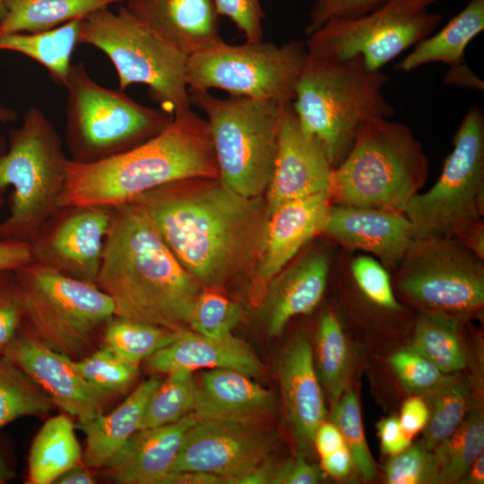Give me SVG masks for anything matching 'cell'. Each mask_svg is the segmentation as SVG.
Listing matches in <instances>:
<instances>
[{
	"label": "cell",
	"mask_w": 484,
	"mask_h": 484,
	"mask_svg": "<svg viewBox=\"0 0 484 484\" xmlns=\"http://www.w3.org/2000/svg\"><path fill=\"white\" fill-rule=\"evenodd\" d=\"M185 270L202 286L250 280L269 214L264 196L245 197L219 177L170 182L135 198Z\"/></svg>",
	"instance_id": "cell-1"
},
{
	"label": "cell",
	"mask_w": 484,
	"mask_h": 484,
	"mask_svg": "<svg viewBox=\"0 0 484 484\" xmlns=\"http://www.w3.org/2000/svg\"><path fill=\"white\" fill-rule=\"evenodd\" d=\"M96 285L112 299L114 315L176 332L190 330L203 289L135 203L112 208Z\"/></svg>",
	"instance_id": "cell-2"
},
{
	"label": "cell",
	"mask_w": 484,
	"mask_h": 484,
	"mask_svg": "<svg viewBox=\"0 0 484 484\" xmlns=\"http://www.w3.org/2000/svg\"><path fill=\"white\" fill-rule=\"evenodd\" d=\"M199 177H219V169L208 123L189 108L125 152L91 164L70 160L59 206L115 208L165 184Z\"/></svg>",
	"instance_id": "cell-3"
},
{
	"label": "cell",
	"mask_w": 484,
	"mask_h": 484,
	"mask_svg": "<svg viewBox=\"0 0 484 484\" xmlns=\"http://www.w3.org/2000/svg\"><path fill=\"white\" fill-rule=\"evenodd\" d=\"M387 82L385 73L369 71L358 57L335 61L307 54L292 106L302 130L320 145L333 169L367 121L395 113L383 93Z\"/></svg>",
	"instance_id": "cell-4"
},
{
	"label": "cell",
	"mask_w": 484,
	"mask_h": 484,
	"mask_svg": "<svg viewBox=\"0 0 484 484\" xmlns=\"http://www.w3.org/2000/svg\"><path fill=\"white\" fill-rule=\"evenodd\" d=\"M428 175V160L411 127L386 117L373 118L333 169L331 202L404 214Z\"/></svg>",
	"instance_id": "cell-5"
},
{
	"label": "cell",
	"mask_w": 484,
	"mask_h": 484,
	"mask_svg": "<svg viewBox=\"0 0 484 484\" xmlns=\"http://www.w3.org/2000/svg\"><path fill=\"white\" fill-rule=\"evenodd\" d=\"M70 158L53 122L30 107L8 133L0 158V193L11 186L9 212L0 221V239L30 244L59 206Z\"/></svg>",
	"instance_id": "cell-6"
},
{
	"label": "cell",
	"mask_w": 484,
	"mask_h": 484,
	"mask_svg": "<svg viewBox=\"0 0 484 484\" xmlns=\"http://www.w3.org/2000/svg\"><path fill=\"white\" fill-rule=\"evenodd\" d=\"M23 307L22 330L73 360L92 352L115 307L95 283L33 263L14 269Z\"/></svg>",
	"instance_id": "cell-7"
},
{
	"label": "cell",
	"mask_w": 484,
	"mask_h": 484,
	"mask_svg": "<svg viewBox=\"0 0 484 484\" xmlns=\"http://www.w3.org/2000/svg\"><path fill=\"white\" fill-rule=\"evenodd\" d=\"M65 88V139L70 160L77 163L125 152L160 133L173 117L136 102L123 90L99 84L82 63L72 65Z\"/></svg>",
	"instance_id": "cell-8"
},
{
	"label": "cell",
	"mask_w": 484,
	"mask_h": 484,
	"mask_svg": "<svg viewBox=\"0 0 484 484\" xmlns=\"http://www.w3.org/2000/svg\"><path fill=\"white\" fill-rule=\"evenodd\" d=\"M189 93L191 105L206 116L220 181L242 196H263L274 171L282 104Z\"/></svg>",
	"instance_id": "cell-9"
},
{
	"label": "cell",
	"mask_w": 484,
	"mask_h": 484,
	"mask_svg": "<svg viewBox=\"0 0 484 484\" xmlns=\"http://www.w3.org/2000/svg\"><path fill=\"white\" fill-rule=\"evenodd\" d=\"M78 44L101 50L114 65L119 89L144 84L160 108L174 115L191 108L186 80L188 56L166 42L119 4L82 20Z\"/></svg>",
	"instance_id": "cell-10"
},
{
	"label": "cell",
	"mask_w": 484,
	"mask_h": 484,
	"mask_svg": "<svg viewBox=\"0 0 484 484\" xmlns=\"http://www.w3.org/2000/svg\"><path fill=\"white\" fill-rule=\"evenodd\" d=\"M404 215L413 239H455L484 215V112L477 105L466 111L434 186L418 193Z\"/></svg>",
	"instance_id": "cell-11"
},
{
	"label": "cell",
	"mask_w": 484,
	"mask_h": 484,
	"mask_svg": "<svg viewBox=\"0 0 484 484\" xmlns=\"http://www.w3.org/2000/svg\"><path fill=\"white\" fill-rule=\"evenodd\" d=\"M307 52L305 42L264 40L239 45L223 39L188 56V91L219 89L231 97L293 102Z\"/></svg>",
	"instance_id": "cell-12"
},
{
	"label": "cell",
	"mask_w": 484,
	"mask_h": 484,
	"mask_svg": "<svg viewBox=\"0 0 484 484\" xmlns=\"http://www.w3.org/2000/svg\"><path fill=\"white\" fill-rule=\"evenodd\" d=\"M437 3L386 0L365 14L331 19L307 36V52L335 61L358 57L369 71H380L436 30L442 15L431 7Z\"/></svg>",
	"instance_id": "cell-13"
},
{
	"label": "cell",
	"mask_w": 484,
	"mask_h": 484,
	"mask_svg": "<svg viewBox=\"0 0 484 484\" xmlns=\"http://www.w3.org/2000/svg\"><path fill=\"white\" fill-rule=\"evenodd\" d=\"M398 267L399 291L423 312L461 318L483 307V259L454 239H412Z\"/></svg>",
	"instance_id": "cell-14"
},
{
	"label": "cell",
	"mask_w": 484,
	"mask_h": 484,
	"mask_svg": "<svg viewBox=\"0 0 484 484\" xmlns=\"http://www.w3.org/2000/svg\"><path fill=\"white\" fill-rule=\"evenodd\" d=\"M111 212L102 206L59 207L29 244L31 263L96 284Z\"/></svg>",
	"instance_id": "cell-15"
},
{
	"label": "cell",
	"mask_w": 484,
	"mask_h": 484,
	"mask_svg": "<svg viewBox=\"0 0 484 484\" xmlns=\"http://www.w3.org/2000/svg\"><path fill=\"white\" fill-rule=\"evenodd\" d=\"M276 442L264 425L197 420L187 430L170 471H201L229 484L271 459Z\"/></svg>",
	"instance_id": "cell-16"
},
{
	"label": "cell",
	"mask_w": 484,
	"mask_h": 484,
	"mask_svg": "<svg viewBox=\"0 0 484 484\" xmlns=\"http://www.w3.org/2000/svg\"><path fill=\"white\" fill-rule=\"evenodd\" d=\"M4 354L37 382L56 407L80 423L105 413L112 394L91 384L73 359L48 349L22 328Z\"/></svg>",
	"instance_id": "cell-17"
},
{
	"label": "cell",
	"mask_w": 484,
	"mask_h": 484,
	"mask_svg": "<svg viewBox=\"0 0 484 484\" xmlns=\"http://www.w3.org/2000/svg\"><path fill=\"white\" fill-rule=\"evenodd\" d=\"M332 172L320 145L302 130L292 102L282 104L277 158L264 196L269 216L288 202L330 191Z\"/></svg>",
	"instance_id": "cell-18"
},
{
	"label": "cell",
	"mask_w": 484,
	"mask_h": 484,
	"mask_svg": "<svg viewBox=\"0 0 484 484\" xmlns=\"http://www.w3.org/2000/svg\"><path fill=\"white\" fill-rule=\"evenodd\" d=\"M330 205V191H325L288 202L269 216L264 250L249 280L254 306L259 307L272 279L323 233Z\"/></svg>",
	"instance_id": "cell-19"
},
{
	"label": "cell",
	"mask_w": 484,
	"mask_h": 484,
	"mask_svg": "<svg viewBox=\"0 0 484 484\" xmlns=\"http://www.w3.org/2000/svg\"><path fill=\"white\" fill-rule=\"evenodd\" d=\"M323 233L349 249L377 256L398 266L412 241V228L403 213L331 204Z\"/></svg>",
	"instance_id": "cell-20"
},
{
	"label": "cell",
	"mask_w": 484,
	"mask_h": 484,
	"mask_svg": "<svg viewBox=\"0 0 484 484\" xmlns=\"http://www.w3.org/2000/svg\"><path fill=\"white\" fill-rule=\"evenodd\" d=\"M276 409L274 393L240 371L212 368L195 380L192 412L197 420L264 425Z\"/></svg>",
	"instance_id": "cell-21"
},
{
	"label": "cell",
	"mask_w": 484,
	"mask_h": 484,
	"mask_svg": "<svg viewBox=\"0 0 484 484\" xmlns=\"http://www.w3.org/2000/svg\"><path fill=\"white\" fill-rule=\"evenodd\" d=\"M330 265L326 250L311 249L272 279L259 305L269 336L281 335L292 317L307 314L318 305Z\"/></svg>",
	"instance_id": "cell-22"
},
{
	"label": "cell",
	"mask_w": 484,
	"mask_h": 484,
	"mask_svg": "<svg viewBox=\"0 0 484 484\" xmlns=\"http://www.w3.org/2000/svg\"><path fill=\"white\" fill-rule=\"evenodd\" d=\"M122 4L155 34L186 56L222 39L214 0H123Z\"/></svg>",
	"instance_id": "cell-23"
},
{
	"label": "cell",
	"mask_w": 484,
	"mask_h": 484,
	"mask_svg": "<svg viewBox=\"0 0 484 484\" xmlns=\"http://www.w3.org/2000/svg\"><path fill=\"white\" fill-rule=\"evenodd\" d=\"M196 421L190 412L173 423L138 430L105 466L108 475L120 484H160Z\"/></svg>",
	"instance_id": "cell-24"
},
{
	"label": "cell",
	"mask_w": 484,
	"mask_h": 484,
	"mask_svg": "<svg viewBox=\"0 0 484 484\" xmlns=\"http://www.w3.org/2000/svg\"><path fill=\"white\" fill-rule=\"evenodd\" d=\"M278 375L294 436L300 447L309 449L317 428L324 422L325 406L307 339L298 338L286 348Z\"/></svg>",
	"instance_id": "cell-25"
},
{
	"label": "cell",
	"mask_w": 484,
	"mask_h": 484,
	"mask_svg": "<svg viewBox=\"0 0 484 484\" xmlns=\"http://www.w3.org/2000/svg\"><path fill=\"white\" fill-rule=\"evenodd\" d=\"M147 368L153 373L168 374L177 369L228 368L251 377L264 373L263 365L242 340L232 334L213 338L192 330H183L169 345L146 359Z\"/></svg>",
	"instance_id": "cell-26"
},
{
	"label": "cell",
	"mask_w": 484,
	"mask_h": 484,
	"mask_svg": "<svg viewBox=\"0 0 484 484\" xmlns=\"http://www.w3.org/2000/svg\"><path fill=\"white\" fill-rule=\"evenodd\" d=\"M156 376L142 382L113 411L78 423L86 436L82 462L90 468L105 467L127 440L140 429L148 401L160 384Z\"/></svg>",
	"instance_id": "cell-27"
},
{
	"label": "cell",
	"mask_w": 484,
	"mask_h": 484,
	"mask_svg": "<svg viewBox=\"0 0 484 484\" xmlns=\"http://www.w3.org/2000/svg\"><path fill=\"white\" fill-rule=\"evenodd\" d=\"M483 30L484 0H470L441 30L418 42L394 69L408 73L431 63H463L467 46Z\"/></svg>",
	"instance_id": "cell-28"
},
{
	"label": "cell",
	"mask_w": 484,
	"mask_h": 484,
	"mask_svg": "<svg viewBox=\"0 0 484 484\" xmlns=\"http://www.w3.org/2000/svg\"><path fill=\"white\" fill-rule=\"evenodd\" d=\"M75 426L65 415L48 419L34 437L29 454V484H50L82 462Z\"/></svg>",
	"instance_id": "cell-29"
},
{
	"label": "cell",
	"mask_w": 484,
	"mask_h": 484,
	"mask_svg": "<svg viewBox=\"0 0 484 484\" xmlns=\"http://www.w3.org/2000/svg\"><path fill=\"white\" fill-rule=\"evenodd\" d=\"M83 18L74 19L51 30L13 33L0 37V50L21 53L43 65L51 80L65 87L71 57L78 44Z\"/></svg>",
	"instance_id": "cell-30"
},
{
	"label": "cell",
	"mask_w": 484,
	"mask_h": 484,
	"mask_svg": "<svg viewBox=\"0 0 484 484\" xmlns=\"http://www.w3.org/2000/svg\"><path fill=\"white\" fill-rule=\"evenodd\" d=\"M123 0H5L0 37L54 29Z\"/></svg>",
	"instance_id": "cell-31"
},
{
	"label": "cell",
	"mask_w": 484,
	"mask_h": 484,
	"mask_svg": "<svg viewBox=\"0 0 484 484\" xmlns=\"http://www.w3.org/2000/svg\"><path fill=\"white\" fill-rule=\"evenodd\" d=\"M410 348L445 374L465 368L467 357L460 337V317L423 312L418 318Z\"/></svg>",
	"instance_id": "cell-32"
},
{
	"label": "cell",
	"mask_w": 484,
	"mask_h": 484,
	"mask_svg": "<svg viewBox=\"0 0 484 484\" xmlns=\"http://www.w3.org/2000/svg\"><path fill=\"white\" fill-rule=\"evenodd\" d=\"M469 409L456 430L432 451L437 468L438 483L459 482L473 462L483 454L482 410L479 404Z\"/></svg>",
	"instance_id": "cell-33"
},
{
	"label": "cell",
	"mask_w": 484,
	"mask_h": 484,
	"mask_svg": "<svg viewBox=\"0 0 484 484\" xmlns=\"http://www.w3.org/2000/svg\"><path fill=\"white\" fill-rule=\"evenodd\" d=\"M55 406L37 382L0 353V429L21 417L48 413Z\"/></svg>",
	"instance_id": "cell-34"
},
{
	"label": "cell",
	"mask_w": 484,
	"mask_h": 484,
	"mask_svg": "<svg viewBox=\"0 0 484 484\" xmlns=\"http://www.w3.org/2000/svg\"><path fill=\"white\" fill-rule=\"evenodd\" d=\"M180 332L114 315L106 324L102 334L105 346L123 360L138 366L172 343Z\"/></svg>",
	"instance_id": "cell-35"
},
{
	"label": "cell",
	"mask_w": 484,
	"mask_h": 484,
	"mask_svg": "<svg viewBox=\"0 0 484 484\" xmlns=\"http://www.w3.org/2000/svg\"><path fill=\"white\" fill-rule=\"evenodd\" d=\"M428 422L423 428V446L433 451L461 425L469 411V385L453 376L438 389L427 394Z\"/></svg>",
	"instance_id": "cell-36"
},
{
	"label": "cell",
	"mask_w": 484,
	"mask_h": 484,
	"mask_svg": "<svg viewBox=\"0 0 484 484\" xmlns=\"http://www.w3.org/2000/svg\"><path fill=\"white\" fill-rule=\"evenodd\" d=\"M193 372L177 369L167 374L148 401L139 430L173 423L192 412L195 393Z\"/></svg>",
	"instance_id": "cell-37"
},
{
	"label": "cell",
	"mask_w": 484,
	"mask_h": 484,
	"mask_svg": "<svg viewBox=\"0 0 484 484\" xmlns=\"http://www.w3.org/2000/svg\"><path fill=\"white\" fill-rule=\"evenodd\" d=\"M316 357L323 384L332 401L336 402L345 388L350 355L341 324L331 311L324 313L319 322Z\"/></svg>",
	"instance_id": "cell-38"
},
{
	"label": "cell",
	"mask_w": 484,
	"mask_h": 484,
	"mask_svg": "<svg viewBox=\"0 0 484 484\" xmlns=\"http://www.w3.org/2000/svg\"><path fill=\"white\" fill-rule=\"evenodd\" d=\"M332 422L343 437L357 473L366 480H372L376 466L364 435L359 398L353 390H346L335 402Z\"/></svg>",
	"instance_id": "cell-39"
},
{
	"label": "cell",
	"mask_w": 484,
	"mask_h": 484,
	"mask_svg": "<svg viewBox=\"0 0 484 484\" xmlns=\"http://www.w3.org/2000/svg\"><path fill=\"white\" fill-rule=\"evenodd\" d=\"M241 316V307L220 289L203 287L192 309L189 328L204 336L222 338L232 334Z\"/></svg>",
	"instance_id": "cell-40"
},
{
	"label": "cell",
	"mask_w": 484,
	"mask_h": 484,
	"mask_svg": "<svg viewBox=\"0 0 484 484\" xmlns=\"http://www.w3.org/2000/svg\"><path fill=\"white\" fill-rule=\"evenodd\" d=\"M79 372L93 385L117 394L124 392L138 375V366L118 358L107 346L74 360Z\"/></svg>",
	"instance_id": "cell-41"
},
{
	"label": "cell",
	"mask_w": 484,
	"mask_h": 484,
	"mask_svg": "<svg viewBox=\"0 0 484 484\" xmlns=\"http://www.w3.org/2000/svg\"><path fill=\"white\" fill-rule=\"evenodd\" d=\"M384 471L389 484L438 483L434 454L420 442L393 454L384 466Z\"/></svg>",
	"instance_id": "cell-42"
},
{
	"label": "cell",
	"mask_w": 484,
	"mask_h": 484,
	"mask_svg": "<svg viewBox=\"0 0 484 484\" xmlns=\"http://www.w3.org/2000/svg\"><path fill=\"white\" fill-rule=\"evenodd\" d=\"M389 362L403 385L416 393L427 395L453 376L442 372L430 360L411 348L397 351L390 357Z\"/></svg>",
	"instance_id": "cell-43"
},
{
	"label": "cell",
	"mask_w": 484,
	"mask_h": 484,
	"mask_svg": "<svg viewBox=\"0 0 484 484\" xmlns=\"http://www.w3.org/2000/svg\"><path fill=\"white\" fill-rule=\"evenodd\" d=\"M350 268L356 284L371 302L385 309L401 310L389 274L379 262L370 256L358 255Z\"/></svg>",
	"instance_id": "cell-44"
},
{
	"label": "cell",
	"mask_w": 484,
	"mask_h": 484,
	"mask_svg": "<svg viewBox=\"0 0 484 484\" xmlns=\"http://www.w3.org/2000/svg\"><path fill=\"white\" fill-rule=\"evenodd\" d=\"M23 325V307L14 270H0V353Z\"/></svg>",
	"instance_id": "cell-45"
},
{
	"label": "cell",
	"mask_w": 484,
	"mask_h": 484,
	"mask_svg": "<svg viewBox=\"0 0 484 484\" xmlns=\"http://www.w3.org/2000/svg\"><path fill=\"white\" fill-rule=\"evenodd\" d=\"M220 16L229 18L246 40H263L264 13L260 0H214Z\"/></svg>",
	"instance_id": "cell-46"
},
{
	"label": "cell",
	"mask_w": 484,
	"mask_h": 484,
	"mask_svg": "<svg viewBox=\"0 0 484 484\" xmlns=\"http://www.w3.org/2000/svg\"><path fill=\"white\" fill-rule=\"evenodd\" d=\"M386 0H315L311 8L305 33L307 36L318 30L327 21L365 14Z\"/></svg>",
	"instance_id": "cell-47"
},
{
	"label": "cell",
	"mask_w": 484,
	"mask_h": 484,
	"mask_svg": "<svg viewBox=\"0 0 484 484\" xmlns=\"http://www.w3.org/2000/svg\"><path fill=\"white\" fill-rule=\"evenodd\" d=\"M321 478L319 467L298 454L277 465L272 484H315Z\"/></svg>",
	"instance_id": "cell-48"
},
{
	"label": "cell",
	"mask_w": 484,
	"mask_h": 484,
	"mask_svg": "<svg viewBox=\"0 0 484 484\" xmlns=\"http://www.w3.org/2000/svg\"><path fill=\"white\" fill-rule=\"evenodd\" d=\"M377 430L381 448L385 454H396L411 445V438L404 433L399 418L396 416H391L379 421Z\"/></svg>",
	"instance_id": "cell-49"
},
{
	"label": "cell",
	"mask_w": 484,
	"mask_h": 484,
	"mask_svg": "<svg viewBox=\"0 0 484 484\" xmlns=\"http://www.w3.org/2000/svg\"><path fill=\"white\" fill-rule=\"evenodd\" d=\"M428 419V408L422 398L413 396L402 404L399 421L404 433L411 438L425 428Z\"/></svg>",
	"instance_id": "cell-50"
},
{
	"label": "cell",
	"mask_w": 484,
	"mask_h": 484,
	"mask_svg": "<svg viewBox=\"0 0 484 484\" xmlns=\"http://www.w3.org/2000/svg\"><path fill=\"white\" fill-rule=\"evenodd\" d=\"M30 262L28 243L0 239V270H14Z\"/></svg>",
	"instance_id": "cell-51"
},
{
	"label": "cell",
	"mask_w": 484,
	"mask_h": 484,
	"mask_svg": "<svg viewBox=\"0 0 484 484\" xmlns=\"http://www.w3.org/2000/svg\"><path fill=\"white\" fill-rule=\"evenodd\" d=\"M314 445L321 455L326 456L345 445L343 437L333 422H322L317 428Z\"/></svg>",
	"instance_id": "cell-52"
},
{
	"label": "cell",
	"mask_w": 484,
	"mask_h": 484,
	"mask_svg": "<svg viewBox=\"0 0 484 484\" xmlns=\"http://www.w3.org/2000/svg\"><path fill=\"white\" fill-rule=\"evenodd\" d=\"M445 84L471 90L483 91L484 82L477 76L465 62L451 65L445 73Z\"/></svg>",
	"instance_id": "cell-53"
},
{
	"label": "cell",
	"mask_w": 484,
	"mask_h": 484,
	"mask_svg": "<svg viewBox=\"0 0 484 484\" xmlns=\"http://www.w3.org/2000/svg\"><path fill=\"white\" fill-rule=\"evenodd\" d=\"M324 470L334 478L346 477L353 467L351 455L346 445L322 457Z\"/></svg>",
	"instance_id": "cell-54"
},
{
	"label": "cell",
	"mask_w": 484,
	"mask_h": 484,
	"mask_svg": "<svg viewBox=\"0 0 484 484\" xmlns=\"http://www.w3.org/2000/svg\"><path fill=\"white\" fill-rule=\"evenodd\" d=\"M160 484H223V479L201 471H169Z\"/></svg>",
	"instance_id": "cell-55"
},
{
	"label": "cell",
	"mask_w": 484,
	"mask_h": 484,
	"mask_svg": "<svg viewBox=\"0 0 484 484\" xmlns=\"http://www.w3.org/2000/svg\"><path fill=\"white\" fill-rule=\"evenodd\" d=\"M484 259V223L480 220L460 233L454 239Z\"/></svg>",
	"instance_id": "cell-56"
},
{
	"label": "cell",
	"mask_w": 484,
	"mask_h": 484,
	"mask_svg": "<svg viewBox=\"0 0 484 484\" xmlns=\"http://www.w3.org/2000/svg\"><path fill=\"white\" fill-rule=\"evenodd\" d=\"M82 462L64 472L55 481L56 484H94L96 479Z\"/></svg>",
	"instance_id": "cell-57"
},
{
	"label": "cell",
	"mask_w": 484,
	"mask_h": 484,
	"mask_svg": "<svg viewBox=\"0 0 484 484\" xmlns=\"http://www.w3.org/2000/svg\"><path fill=\"white\" fill-rule=\"evenodd\" d=\"M464 484L484 483V456L480 454L471 464L465 475L460 480Z\"/></svg>",
	"instance_id": "cell-58"
},
{
	"label": "cell",
	"mask_w": 484,
	"mask_h": 484,
	"mask_svg": "<svg viewBox=\"0 0 484 484\" xmlns=\"http://www.w3.org/2000/svg\"><path fill=\"white\" fill-rule=\"evenodd\" d=\"M18 117L16 111L0 101V123L9 124L14 122Z\"/></svg>",
	"instance_id": "cell-59"
},
{
	"label": "cell",
	"mask_w": 484,
	"mask_h": 484,
	"mask_svg": "<svg viewBox=\"0 0 484 484\" xmlns=\"http://www.w3.org/2000/svg\"><path fill=\"white\" fill-rule=\"evenodd\" d=\"M13 477V471L8 465L2 453L0 452V484L5 483Z\"/></svg>",
	"instance_id": "cell-60"
},
{
	"label": "cell",
	"mask_w": 484,
	"mask_h": 484,
	"mask_svg": "<svg viewBox=\"0 0 484 484\" xmlns=\"http://www.w3.org/2000/svg\"><path fill=\"white\" fill-rule=\"evenodd\" d=\"M7 150V138L0 134V158L5 153ZM4 194L0 193V212L4 204Z\"/></svg>",
	"instance_id": "cell-61"
},
{
	"label": "cell",
	"mask_w": 484,
	"mask_h": 484,
	"mask_svg": "<svg viewBox=\"0 0 484 484\" xmlns=\"http://www.w3.org/2000/svg\"><path fill=\"white\" fill-rule=\"evenodd\" d=\"M4 1L5 0H0V22L4 20L6 14Z\"/></svg>",
	"instance_id": "cell-62"
}]
</instances>
